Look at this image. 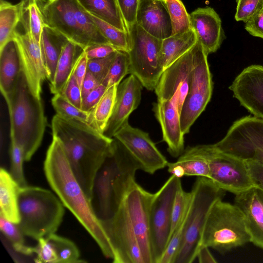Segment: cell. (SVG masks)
<instances>
[{
  "mask_svg": "<svg viewBox=\"0 0 263 263\" xmlns=\"http://www.w3.org/2000/svg\"><path fill=\"white\" fill-rule=\"evenodd\" d=\"M52 137L62 145L73 175L90 203L95 176L113 152L115 140L83 122L58 114L51 121Z\"/></svg>",
  "mask_w": 263,
  "mask_h": 263,
  "instance_id": "6da1fadb",
  "label": "cell"
},
{
  "mask_svg": "<svg viewBox=\"0 0 263 263\" xmlns=\"http://www.w3.org/2000/svg\"><path fill=\"white\" fill-rule=\"evenodd\" d=\"M44 171L50 187L65 207L91 236L103 255L113 259V251L100 220L73 175L63 147L52 137L46 155Z\"/></svg>",
  "mask_w": 263,
  "mask_h": 263,
  "instance_id": "7a4b0ae2",
  "label": "cell"
},
{
  "mask_svg": "<svg viewBox=\"0 0 263 263\" xmlns=\"http://www.w3.org/2000/svg\"><path fill=\"white\" fill-rule=\"evenodd\" d=\"M3 96L9 112L11 141L22 147L24 160L28 161L40 147L46 129L42 99L31 91L22 70Z\"/></svg>",
  "mask_w": 263,
  "mask_h": 263,
  "instance_id": "3957f363",
  "label": "cell"
},
{
  "mask_svg": "<svg viewBox=\"0 0 263 263\" xmlns=\"http://www.w3.org/2000/svg\"><path fill=\"white\" fill-rule=\"evenodd\" d=\"M114 140L113 152L98 171L93 183L90 204L100 220L114 215L140 170L121 144Z\"/></svg>",
  "mask_w": 263,
  "mask_h": 263,
  "instance_id": "277c9868",
  "label": "cell"
},
{
  "mask_svg": "<svg viewBox=\"0 0 263 263\" xmlns=\"http://www.w3.org/2000/svg\"><path fill=\"white\" fill-rule=\"evenodd\" d=\"M36 1L45 25L84 50L96 44H110L78 0Z\"/></svg>",
  "mask_w": 263,
  "mask_h": 263,
  "instance_id": "5b68a950",
  "label": "cell"
},
{
  "mask_svg": "<svg viewBox=\"0 0 263 263\" xmlns=\"http://www.w3.org/2000/svg\"><path fill=\"white\" fill-rule=\"evenodd\" d=\"M18 205L20 228L25 235L37 240L55 233L65 213L64 206L57 195L37 186L21 187Z\"/></svg>",
  "mask_w": 263,
  "mask_h": 263,
  "instance_id": "8992f818",
  "label": "cell"
},
{
  "mask_svg": "<svg viewBox=\"0 0 263 263\" xmlns=\"http://www.w3.org/2000/svg\"><path fill=\"white\" fill-rule=\"evenodd\" d=\"M191 192L189 211L179 249L173 263H192L196 259L203 228L213 205L225 196L224 190L211 179L197 177Z\"/></svg>",
  "mask_w": 263,
  "mask_h": 263,
  "instance_id": "52a82bcc",
  "label": "cell"
},
{
  "mask_svg": "<svg viewBox=\"0 0 263 263\" xmlns=\"http://www.w3.org/2000/svg\"><path fill=\"white\" fill-rule=\"evenodd\" d=\"M217 201L211 208L202 234L201 247L220 253L251 242L244 215L235 204Z\"/></svg>",
  "mask_w": 263,
  "mask_h": 263,
  "instance_id": "ba28073f",
  "label": "cell"
},
{
  "mask_svg": "<svg viewBox=\"0 0 263 263\" xmlns=\"http://www.w3.org/2000/svg\"><path fill=\"white\" fill-rule=\"evenodd\" d=\"M129 74L148 90H155L164 71L161 55L162 40L146 32L137 23L128 31Z\"/></svg>",
  "mask_w": 263,
  "mask_h": 263,
  "instance_id": "9c48e42d",
  "label": "cell"
},
{
  "mask_svg": "<svg viewBox=\"0 0 263 263\" xmlns=\"http://www.w3.org/2000/svg\"><path fill=\"white\" fill-rule=\"evenodd\" d=\"M208 55L197 41L189 89L180 113L181 127L184 135L189 133L191 127L204 111L211 98L213 82Z\"/></svg>",
  "mask_w": 263,
  "mask_h": 263,
  "instance_id": "30bf717a",
  "label": "cell"
},
{
  "mask_svg": "<svg viewBox=\"0 0 263 263\" xmlns=\"http://www.w3.org/2000/svg\"><path fill=\"white\" fill-rule=\"evenodd\" d=\"M213 145L218 151L245 161L263 163V119L249 116L236 121L223 139Z\"/></svg>",
  "mask_w": 263,
  "mask_h": 263,
  "instance_id": "8fae6325",
  "label": "cell"
},
{
  "mask_svg": "<svg viewBox=\"0 0 263 263\" xmlns=\"http://www.w3.org/2000/svg\"><path fill=\"white\" fill-rule=\"evenodd\" d=\"M180 178L171 175L155 192L149 215L150 239L153 263H159L168 243L171 229L172 211Z\"/></svg>",
  "mask_w": 263,
  "mask_h": 263,
  "instance_id": "7c38bea8",
  "label": "cell"
},
{
  "mask_svg": "<svg viewBox=\"0 0 263 263\" xmlns=\"http://www.w3.org/2000/svg\"><path fill=\"white\" fill-rule=\"evenodd\" d=\"M197 147L208 160L209 179L218 187L236 195L253 186L245 160L220 152L213 144Z\"/></svg>",
  "mask_w": 263,
  "mask_h": 263,
  "instance_id": "4fadbf2b",
  "label": "cell"
},
{
  "mask_svg": "<svg viewBox=\"0 0 263 263\" xmlns=\"http://www.w3.org/2000/svg\"><path fill=\"white\" fill-rule=\"evenodd\" d=\"M155 195V193L149 192L135 181L129 187L119 206L133 226L145 263H153L149 215Z\"/></svg>",
  "mask_w": 263,
  "mask_h": 263,
  "instance_id": "5bb4252c",
  "label": "cell"
},
{
  "mask_svg": "<svg viewBox=\"0 0 263 263\" xmlns=\"http://www.w3.org/2000/svg\"><path fill=\"white\" fill-rule=\"evenodd\" d=\"M136 161L140 170L154 174L167 166L168 161L148 134L125 123L114 137Z\"/></svg>",
  "mask_w": 263,
  "mask_h": 263,
  "instance_id": "9a60e30c",
  "label": "cell"
},
{
  "mask_svg": "<svg viewBox=\"0 0 263 263\" xmlns=\"http://www.w3.org/2000/svg\"><path fill=\"white\" fill-rule=\"evenodd\" d=\"M100 221L113 251L114 263H145L133 226L120 207L112 217Z\"/></svg>",
  "mask_w": 263,
  "mask_h": 263,
  "instance_id": "2e32d148",
  "label": "cell"
},
{
  "mask_svg": "<svg viewBox=\"0 0 263 263\" xmlns=\"http://www.w3.org/2000/svg\"><path fill=\"white\" fill-rule=\"evenodd\" d=\"M21 23L23 30L20 31L16 28L13 38L17 43L22 69L31 91L41 98L42 84L47 78L40 44L31 34L25 14Z\"/></svg>",
  "mask_w": 263,
  "mask_h": 263,
  "instance_id": "e0dca14e",
  "label": "cell"
},
{
  "mask_svg": "<svg viewBox=\"0 0 263 263\" xmlns=\"http://www.w3.org/2000/svg\"><path fill=\"white\" fill-rule=\"evenodd\" d=\"M195 53L196 44L164 70L154 90L158 101L171 99L178 90V104L180 113L188 93Z\"/></svg>",
  "mask_w": 263,
  "mask_h": 263,
  "instance_id": "ac0fdd59",
  "label": "cell"
},
{
  "mask_svg": "<svg viewBox=\"0 0 263 263\" xmlns=\"http://www.w3.org/2000/svg\"><path fill=\"white\" fill-rule=\"evenodd\" d=\"M229 88L242 106L255 117L263 119V66L247 67Z\"/></svg>",
  "mask_w": 263,
  "mask_h": 263,
  "instance_id": "d6986e66",
  "label": "cell"
},
{
  "mask_svg": "<svg viewBox=\"0 0 263 263\" xmlns=\"http://www.w3.org/2000/svg\"><path fill=\"white\" fill-rule=\"evenodd\" d=\"M178 99V90L170 99L157 100L153 107L155 116L161 128L163 141L166 143L170 154L175 158L182 155L184 146Z\"/></svg>",
  "mask_w": 263,
  "mask_h": 263,
  "instance_id": "ffe728a7",
  "label": "cell"
},
{
  "mask_svg": "<svg viewBox=\"0 0 263 263\" xmlns=\"http://www.w3.org/2000/svg\"><path fill=\"white\" fill-rule=\"evenodd\" d=\"M142 87L133 74L118 85L112 113L103 133L105 136L112 138L123 125L128 122L130 115L140 104Z\"/></svg>",
  "mask_w": 263,
  "mask_h": 263,
  "instance_id": "44dd1931",
  "label": "cell"
},
{
  "mask_svg": "<svg viewBox=\"0 0 263 263\" xmlns=\"http://www.w3.org/2000/svg\"><path fill=\"white\" fill-rule=\"evenodd\" d=\"M234 204L244 215L251 242L263 249V191L252 186L236 194Z\"/></svg>",
  "mask_w": 263,
  "mask_h": 263,
  "instance_id": "7402d4cb",
  "label": "cell"
},
{
  "mask_svg": "<svg viewBox=\"0 0 263 263\" xmlns=\"http://www.w3.org/2000/svg\"><path fill=\"white\" fill-rule=\"evenodd\" d=\"M192 29L208 54L216 52L223 37L221 19L210 7L198 8L190 14Z\"/></svg>",
  "mask_w": 263,
  "mask_h": 263,
  "instance_id": "603a6c76",
  "label": "cell"
},
{
  "mask_svg": "<svg viewBox=\"0 0 263 263\" xmlns=\"http://www.w3.org/2000/svg\"><path fill=\"white\" fill-rule=\"evenodd\" d=\"M137 23L148 33L161 40L172 34L171 18L163 0H139Z\"/></svg>",
  "mask_w": 263,
  "mask_h": 263,
  "instance_id": "cb8c5ba5",
  "label": "cell"
},
{
  "mask_svg": "<svg viewBox=\"0 0 263 263\" xmlns=\"http://www.w3.org/2000/svg\"><path fill=\"white\" fill-rule=\"evenodd\" d=\"M167 171L171 175L181 178L197 176L209 178V162L196 146L189 147L175 162H168Z\"/></svg>",
  "mask_w": 263,
  "mask_h": 263,
  "instance_id": "d4e9b609",
  "label": "cell"
},
{
  "mask_svg": "<svg viewBox=\"0 0 263 263\" xmlns=\"http://www.w3.org/2000/svg\"><path fill=\"white\" fill-rule=\"evenodd\" d=\"M68 41L65 35L55 29L46 25L43 27L40 44L47 79L50 83L53 80L59 58Z\"/></svg>",
  "mask_w": 263,
  "mask_h": 263,
  "instance_id": "484cf974",
  "label": "cell"
},
{
  "mask_svg": "<svg viewBox=\"0 0 263 263\" xmlns=\"http://www.w3.org/2000/svg\"><path fill=\"white\" fill-rule=\"evenodd\" d=\"M22 70L16 41H9L0 49V88L2 95L12 88Z\"/></svg>",
  "mask_w": 263,
  "mask_h": 263,
  "instance_id": "4316f807",
  "label": "cell"
},
{
  "mask_svg": "<svg viewBox=\"0 0 263 263\" xmlns=\"http://www.w3.org/2000/svg\"><path fill=\"white\" fill-rule=\"evenodd\" d=\"M84 49L69 41L59 58L53 81L50 83L52 93H61L70 79L76 64Z\"/></svg>",
  "mask_w": 263,
  "mask_h": 263,
  "instance_id": "83f0119b",
  "label": "cell"
},
{
  "mask_svg": "<svg viewBox=\"0 0 263 263\" xmlns=\"http://www.w3.org/2000/svg\"><path fill=\"white\" fill-rule=\"evenodd\" d=\"M21 186L5 168L0 170V215L18 224V195Z\"/></svg>",
  "mask_w": 263,
  "mask_h": 263,
  "instance_id": "f1b7e54d",
  "label": "cell"
},
{
  "mask_svg": "<svg viewBox=\"0 0 263 263\" xmlns=\"http://www.w3.org/2000/svg\"><path fill=\"white\" fill-rule=\"evenodd\" d=\"M27 0L12 4L5 0L0 1V49L13 39L14 33L21 22Z\"/></svg>",
  "mask_w": 263,
  "mask_h": 263,
  "instance_id": "f546056e",
  "label": "cell"
},
{
  "mask_svg": "<svg viewBox=\"0 0 263 263\" xmlns=\"http://www.w3.org/2000/svg\"><path fill=\"white\" fill-rule=\"evenodd\" d=\"M197 41L193 29L162 40L161 55L164 70L187 52Z\"/></svg>",
  "mask_w": 263,
  "mask_h": 263,
  "instance_id": "4dcf8cb0",
  "label": "cell"
},
{
  "mask_svg": "<svg viewBox=\"0 0 263 263\" xmlns=\"http://www.w3.org/2000/svg\"><path fill=\"white\" fill-rule=\"evenodd\" d=\"M90 14L103 20L120 30L128 31L117 0H78Z\"/></svg>",
  "mask_w": 263,
  "mask_h": 263,
  "instance_id": "1f68e13d",
  "label": "cell"
},
{
  "mask_svg": "<svg viewBox=\"0 0 263 263\" xmlns=\"http://www.w3.org/2000/svg\"><path fill=\"white\" fill-rule=\"evenodd\" d=\"M118 85L108 88L91 111L93 127L103 134L111 116L116 100Z\"/></svg>",
  "mask_w": 263,
  "mask_h": 263,
  "instance_id": "d6a6232c",
  "label": "cell"
},
{
  "mask_svg": "<svg viewBox=\"0 0 263 263\" xmlns=\"http://www.w3.org/2000/svg\"><path fill=\"white\" fill-rule=\"evenodd\" d=\"M168 11L172 26V35L192 29L190 15L181 0H163Z\"/></svg>",
  "mask_w": 263,
  "mask_h": 263,
  "instance_id": "836d02e7",
  "label": "cell"
},
{
  "mask_svg": "<svg viewBox=\"0 0 263 263\" xmlns=\"http://www.w3.org/2000/svg\"><path fill=\"white\" fill-rule=\"evenodd\" d=\"M45 238L54 247L58 257V263L85 262L80 259L79 250L71 240L55 233Z\"/></svg>",
  "mask_w": 263,
  "mask_h": 263,
  "instance_id": "e575fe53",
  "label": "cell"
},
{
  "mask_svg": "<svg viewBox=\"0 0 263 263\" xmlns=\"http://www.w3.org/2000/svg\"><path fill=\"white\" fill-rule=\"evenodd\" d=\"M51 103L57 114L59 116L67 119L80 121L93 127L91 111H85L77 107L61 93L54 95Z\"/></svg>",
  "mask_w": 263,
  "mask_h": 263,
  "instance_id": "d590c367",
  "label": "cell"
},
{
  "mask_svg": "<svg viewBox=\"0 0 263 263\" xmlns=\"http://www.w3.org/2000/svg\"><path fill=\"white\" fill-rule=\"evenodd\" d=\"M90 16L101 34L112 46L118 50L126 52L128 51L129 48L128 33L122 31L91 14Z\"/></svg>",
  "mask_w": 263,
  "mask_h": 263,
  "instance_id": "8d00e7d4",
  "label": "cell"
},
{
  "mask_svg": "<svg viewBox=\"0 0 263 263\" xmlns=\"http://www.w3.org/2000/svg\"><path fill=\"white\" fill-rule=\"evenodd\" d=\"M0 229L3 234L12 243L15 251L25 255L33 254V247L27 246L25 244L24 234L18 224L0 215Z\"/></svg>",
  "mask_w": 263,
  "mask_h": 263,
  "instance_id": "74e56055",
  "label": "cell"
},
{
  "mask_svg": "<svg viewBox=\"0 0 263 263\" xmlns=\"http://www.w3.org/2000/svg\"><path fill=\"white\" fill-rule=\"evenodd\" d=\"M129 61L126 52L118 50L108 73L102 84L108 88L118 85L123 78L129 74Z\"/></svg>",
  "mask_w": 263,
  "mask_h": 263,
  "instance_id": "f35d334b",
  "label": "cell"
},
{
  "mask_svg": "<svg viewBox=\"0 0 263 263\" xmlns=\"http://www.w3.org/2000/svg\"><path fill=\"white\" fill-rule=\"evenodd\" d=\"M191 192H185L181 184L176 191L173 201L170 238L186 211L191 201Z\"/></svg>",
  "mask_w": 263,
  "mask_h": 263,
  "instance_id": "ab89813d",
  "label": "cell"
},
{
  "mask_svg": "<svg viewBox=\"0 0 263 263\" xmlns=\"http://www.w3.org/2000/svg\"><path fill=\"white\" fill-rule=\"evenodd\" d=\"M10 174L21 187L27 186L24 171L23 161H25L23 151L16 142L11 141Z\"/></svg>",
  "mask_w": 263,
  "mask_h": 263,
  "instance_id": "60d3db41",
  "label": "cell"
},
{
  "mask_svg": "<svg viewBox=\"0 0 263 263\" xmlns=\"http://www.w3.org/2000/svg\"><path fill=\"white\" fill-rule=\"evenodd\" d=\"M26 8L30 32L34 40L40 43L43 28L45 24L36 0H27Z\"/></svg>",
  "mask_w": 263,
  "mask_h": 263,
  "instance_id": "b9f144b4",
  "label": "cell"
},
{
  "mask_svg": "<svg viewBox=\"0 0 263 263\" xmlns=\"http://www.w3.org/2000/svg\"><path fill=\"white\" fill-rule=\"evenodd\" d=\"M236 21L247 22L263 10V0H236Z\"/></svg>",
  "mask_w": 263,
  "mask_h": 263,
  "instance_id": "7bdbcfd3",
  "label": "cell"
},
{
  "mask_svg": "<svg viewBox=\"0 0 263 263\" xmlns=\"http://www.w3.org/2000/svg\"><path fill=\"white\" fill-rule=\"evenodd\" d=\"M117 51L105 58L88 60L87 71L95 77L100 84L106 77Z\"/></svg>",
  "mask_w": 263,
  "mask_h": 263,
  "instance_id": "ee69618b",
  "label": "cell"
},
{
  "mask_svg": "<svg viewBox=\"0 0 263 263\" xmlns=\"http://www.w3.org/2000/svg\"><path fill=\"white\" fill-rule=\"evenodd\" d=\"M37 245L33 248V253L36 257L34 261L37 263H58V257L52 245L45 238L37 240Z\"/></svg>",
  "mask_w": 263,
  "mask_h": 263,
  "instance_id": "f6af8a7d",
  "label": "cell"
},
{
  "mask_svg": "<svg viewBox=\"0 0 263 263\" xmlns=\"http://www.w3.org/2000/svg\"><path fill=\"white\" fill-rule=\"evenodd\" d=\"M127 31L137 23L139 0H117Z\"/></svg>",
  "mask_w": 263,
  "mask_h": 263,
  "instance_id": "bcb514c9",
  "label": "cell"
},
{
  "mask_svg": "<svg viewBox=\"0 0 263 263\" xmlns=\"http://www.w3.org/2000/svg\"><path fill=\"white\" fill-rule=\"evenodd\" d=\"M61 93L70 103L81 109L82 101L81 88L79 85L73 72Z\"/></svg>",
  "mask_w": 263,
  "mask_h": 263,
  "instance_id": "7dc6e473",
  "label": "cell"
},
{
  "mask_svg": "<svg viewBox=\"0 0 263 263\" xmlns=\"http://www.w3.org/2000/svg\"><path fill=\"white\" fill-rule=\"evenodd\" d=\"M107 89L105 86L101 84L83 97L81 109L87 112L92 111Z\"/></svg>",
  "mask_w": 263,
  "mask_h": 263,
  "instance_id": "c3c4849f",
  "label": "cell"
},
{
  "mask_svg": "<svg viewBox=\"0 0 263 263\" xmlns=\"http://www.w3.org/2000/svg\"><path fill=\"white\" fill-rule=\"evenodd\" d=\"M245 161L253 186L263 191V163L254 160Z\"/></svg>",
  "mask_w": 263,
  "mask_h": 263,
  "instance_id": "681fc988",
  "label": "cell"
},
{
  "mask_svg": "<svg viewBox=\"0 0 263 263\" xmlns=\"http://www.w3.org/2000/svg\"><path fill=\"white\" fill-rule=\"evenodd\" d=\"M110 44H100L89 46L84 50L88 60L105 58L117 51Z\"/></svg>",
  "mask_w": 263,
  "mask_h": 263,
  "instance_id": "f907efd6",
  "label": "cell"
},
{
  "mask_svg": "<svg viewBox=\"0 0 263 263\" xmlns=\"http://www.w3.org/2000/svg\"><path fill=\"white\" fill-rule=\"evenodd\" d=\"M245 28L251 35L263 39V10L245 23Z\"/></svg>",
  "mask_w": 263,
  "mask_h": 263,
  "instance_id": "816d5d0a",
  "label": "cell"
},
{
  "mask_svg": "<svg viewBox=\"0 0 263 263\" xmlns=\"http://www.w3.org/2000/svg\"><path fill=\"white\" fill-rule=\"evenodd\" d=\"M88 61V59L84 51L79 58L73 72L81 88L87 71Z\"/></svg>",
  "mask_w": 263,
  "mask_h": 263,
  "instance_id": "f5cc1de1",
  "label": "cell"
},
{
  "mask_svg": "<svg viewBox=\"0 0 263 263\" xmlns=\"http://www.w3.org/2000/svg\"><path fill=\"white\" fill-rule=\"evenodd\" d=\"M100 84L95 77L88 71H87L81 87L82 98L85 97Z\"/></svg>",
  "mask_w": 263,
  "mask_h": 263,
  "instance_id": "db71d44e",
  "label": "cell"
},
{
  "mask_svg": "<svg viewBox=\"0 0 263 263\" xmlns=\"http://www.w3.org/2000/svg\"><path fill=\"white\" fill-rule=\"evenodd\" d=\"M200 263H215L217 261L211 253L209 248L201 246L197 253L196 259Z\"/></svg>",
  "mask_w": 263,
  "mask_h": 263,
  "instance_id": "11a10c76",
  "label": "cell"
}]
</instances>
